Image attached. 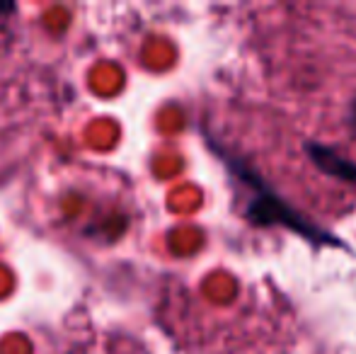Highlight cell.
Returning <instances> with one entry per match:
<instances>
[{"mask_svg":"<svg viewBox=\"0 0 356 354\" xmlns=\"http://www.w3.org/2000/svg\"><path fill=\"white\" fill-rule=\"evenodd\" d=\"M10 13H15V5L13 3H3V0H0V19L8 17Z\"/></svg>","mask_w":356,"mask_h":354,"instance_id":"cell-1","label":"cell"}]
</instances>
